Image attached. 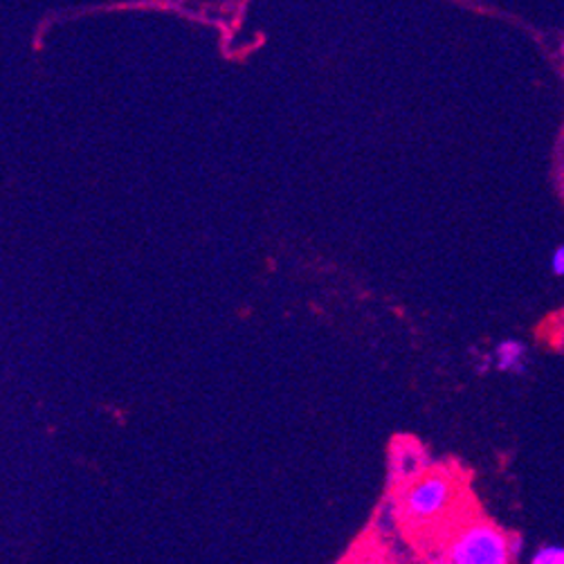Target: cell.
Wrapping results in <instances>:
<instances>
[{
	"mask_svg": "<svg viewBox=\"0 0 564 564\" xmlns=\"http://www.w3.org/2000/svg\"><path fill=\"white\" fill-rule=\"evenodd\" d=\"M459 503V481L447 470L432 468L401 488V518L416 531L436 529L453 518Z\"/></svg>",
	"mask_w": 564,
	"mask_h": 564,
	"instance_id": "obj_1",
	"label": "cell"
},
{
	"mask_svg": "<svg viewBox=\"0 0 564 564\" xmlns=\"http://www.w3.org/2000/svg\"><path fill=\"white\" fill-rule=\"evenodd\" d=\"M434 562L449 564H506L511 562L509 535L486 520H470L449 533Z\"/></svg>",
	"mask_w": 564,
	"mask_h": 564,
	"instance_id": "obj_2",
	"label": "cell"
},
{
	"mask_svg": "<svg viewBox=\"0 0 564 564\" xmlns=\"http://www.w3.org/2000/svg\"><path fill=\"white\" fill-rule=\"evenodd\" d=\"M432 457L423 443L410 436H401L389 447V486L405 488L427 470H432Z\"/></svg>",
	"mask_w": 564,
	"mask_h": 564,
	"instance_id": "obj_3",
	"label": "cell"
},
{
	"mask_svg": "<svg viewBox=\"0 0 564 564\" xmlns=\"http://www.w3.org/2000/svg\"><path fill=\"white\" fill-rule=\"evenodd\" d=\"M492 362L499 371L522 373L527 369V347L520 340H503L495 347Z\"/></svg>",
	"mask_w": 564,
	"mask_h": 564,
	"instance_id": "obj_4",
	"label": "cell"
},
{
	"mask_svg": "<svg viewBox=\"0 0 564 564\" xmlns=\"http://www.w3.org/2000/svg\"><path fill=\"white\" fill-rule=\"evenodd\" d=\"M533 564H564V546L560 544H546L538 549V553L531 557Z\"/></svg>",
	"mask_w": 564,
	"mask_h": 564,
	"instance_id": "obj_5",
	"label": "cell"
},
{
	"mask_svg": "<svg viewBox=\"0 0 564 564\" xmlns=\"http://www.w3.org/2000/svg\"><path fill=\"white\" fill-rule=\"evenodd\" d=\"M509 551H511V560H518L524 553V538L522 535H509Z\"/></svg>",
	"mask_w": 564,
	"mask_h": 564,
	"instance_id": "obj_6",
	"label": "cell"
},
{
	"mask_svg": "<svg viewBox=\"0 0 564 564\" xmlns=\"http://www.w3.org/2000/svg\"><path fill=\"white\" fill-rule=\"evenodd\" d=\"M551 270H553L557 276H564V246H560V248L553 252Z\"/></svg>",
	"mask_w": 564,
	"mask_h": 564,
	"instance_id": "obj_7",
	"label": "cell"
}]
</instances>
